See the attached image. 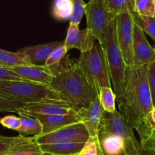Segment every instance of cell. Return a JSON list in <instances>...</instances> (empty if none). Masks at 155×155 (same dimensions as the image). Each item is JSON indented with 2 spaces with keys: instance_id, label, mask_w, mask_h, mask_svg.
Listing matches in <instances>:
<instances>
[{
  "instance_id": "18",
  "label": "cell",
  "mask_w": 155,
  "mask_h": 155,
  "mask_svg": "<svg viewBox=\"0 0 155 155\" xmlns=\"http://www.w3.org/2000/svg\"><path fill=\"white\" fill-rule=\"evenodd\" d=\"M86 142H60L40 145L44 154L79 155Z\"/></svg>"
},
{
  "instance_id": "29",
  "label": "cell",
  "mask_w": 155,
  "mask_h": 155,
  "mask_svg": "<svg viewBox=\"0 0 155 155\" xmlns=\"http://www.w3.org/2000/svg\"><path fill=\"white\" fill-rule=\"evenodd\" d=\"M26 104L0 97V112L18 113Z\"/></svg>"
},
{
  "instance_id": "34",
  "label": "cell",
  "mask_w": 155,
  "mask_h": 155,
  "mask_svg": "<svg viewBox=\"0 0 155 155\" xmlns=\"http://www.w3.org/2000/svg\"><path fill=\"white\" fill-rule=\"evenodd\" d=\"M148 81H149L151 90L155 89V61L148 66Z\"/></svg>"
},
{
  "instance_id": "23",
  "label": "cell",
  "mask_w": 155,
  "mask_h": 155,
  "mask_svg": "<svg viewBox=\"0 0 155 155\" xmlns=\"http://www.w3.org/2000/svg\"><path fill=\"white\" fill-rule=\"evenodd\" d=\"M100 103L103 109L107 113H114L116 109L117 97L110 87H103L98 93Z\"/></svg>"
},
{
  "instance_id": "33",
  "label": "cell",
  "mask_w": 155,
  "mask_h": 155,
  "mask_svg": "<svg viewBox=\"0 0 155 155\" xmlns=\"http://www.w3.org/2000/svg\"><path fill=\"white\" fill-rule=\"evenodd\" d=\"M141 142L142 149L155 154V130L151 132V135L145 140Z\"/></svg>"
},
{
  "instance_id": "12",
  "label": "cell",
  "mask_w": 155,
  "mask_h": 155,
  "mask_svg": "<svg viewBox=\"0 0 155 155\" xmlns=\"http://www.w3.org/2000/svg\"><path fill=\"white\" fill-rule=\"evenodd\" d=\"M20 111L28 114L54 115L77 113L72 106L64 100H47L27 104Z\"/></svg>"
},
{
  "instance_id": "2",
  "label": "cell",
  "mask_w": 155,
  "mask_h": 155,
  "mask_svg": "<svg viewBox=\"0 0 155 155\" xmlns=\"http://www.w3.org/2000/svg\"><path fill=\"white\" fill-rule=\"evenodd\" d=\"M49 69L54 76L49 87L77 111L87 108L98 95L90 86L77 61L72 63L68 56Z\"/></svg>"
},
{
  "instance_id": "41",
  "label": "cell",
  "mask_w": 155,
  "mask_h": 155,
  "mask_svg": "<svg viewBox=\"0 0 155 155\" xmlns=\"http://www.w3.org/2000/svg\"><path fill=\"white\" fill-rule=\"evenodd\" d=\"M0 67H1V66H0Z\"/></svg>"
},
{
  "instance_id": "16",
  "label": "cell",
  "mask_w": 155,
  "mask_h": 155,
  "mask_svg": "<svg viewBox=\"0 0 155 155\" xmlns=\"http://www.w3.org/2000/svg\"><path fill=\"white\" fill-rule=\"evenodd\" d=\"M11 70L15 71L27 81L47 86H49L54 77L51 70L45 66L33 64L23 65L15 67Z\"/></svg>"
},
{
  "instance_id": "11",
  "label": "cell",
  "mask_w": 155,
  "mask_h": 155,
  "mask_svg": "<svg viewBox=\"0 0 155 155\" xmlns=\"http://www.w3.org/2000/svg\"><path fill=\"white\" fill-rule=\"evenodd\" d=\"M96 40L90 30L88 28L80 30L77 24H70L64 40V46L68 51L76 48L82 53L92 49Z\"/></svg>"
},
{
  "instance_id": "38",
  "label": "cell",
  "mask_w": 155,
  "mask_h": 155,
  "mask_svg": "<svg viewBox=\"0 0 155 155\" xmlns=\"http://www.w3.org/2000/svg\"><path fill=\"white\" fill-rule=\"evenodd\" d=\"M154 18H155V13H154Z\"/></svg>"
},
{
  "instance_id": "19",
  "label": "cell",
  "mask_w": 155,
  "mask_h": 155,
  "mask_svg": "<svg viewBox=\"0 0 155 155\" xmlns=\"http://www.w3.org/2000/svg\"><path fill=\"white\" fill-rule=\"evenodd\" d=\"M19 136V139L5 155H44L33 136Z\"/></svg>"
},
{
  "instance_id": "10",
  "label": "cell",
  "mask_w": 155,
  "mask_h": 155,
  "mask_svg": "<svg viewBox=\"0 0 155 155\" xmlns=\"http://www.w3.org/2000/svg\"><path fill=\"white\" fill-rule=\"evenodd\" d=\"M134 66L148 65L155 61V50L151 47L143 30L134 23L133 29Z\"/></svg>"
},
{
  "instance_id": "28",
  "label": "cell",
  "mask_w": 155,
  "mask_h": 155,
  "mask_svg": "<svg viewBox=\"0 0 155 155\" xmlns=\"http://www.w3.org/2000/svg\"><path fill=\"white\" fill-rule=\"evenodd\" d=\"M72 2L74 5V12L70 19V24L79 25L83 16L86 14V4L83 0H72Z\"/></svg>"
},
{
  "instance_id": "7",
  "label": "cell",
  "mask_w": 155,
  "mask_h": 155,
  "mask_svg": "<svg viewBox=\"0 0 155 155\" xmlns=\"http://www.w3.org/2000/svg\"><path fill=\"white\" fill-rule=\"evenodd\" d=\"M87 27L93 33L97 41L101 43L109 24L116 19V15L109 9L105 0H89L86 5Z\"/></svg>"
},
{
  "instance_id": "25",
  "label": "cell",
  "mask_w": 155,
  "mask_h": 155,
  "mask_svg": "<svg viewBox=\"0 0 155 155\" xmlns=\"http://www.w3.org/2000/svg\"><path fill=\"white\" fill-rule=\"evenodd\" d=\"M133 21L139 26L144 33H147L155 42V18L154 17L142 16L136 12L132 14Z\"/></svg>"
},
{
  "instance_id": "15",
  "label": "cell",
  "mask_w": 155,
  "mask_h": 155,
  "mask_svg": "<svg viewBox=\"0 0 155 155\" xmlns=\"http://www.w3.org/2000/svg\"><path fill=\"white\" fill-rule=\"evenodd\" d=\"M63 43L64 41L46 42L23 48L18 51L24 55L31 64L45 66V62L51 52Z\"/></svg>"
},
{
  "instance_id": "13",
  "label": "cell",
  "mask_w": 155,
  "mask_h": 155,
  "mask_svg": "<svg viewBox=\"0 0 155 155\" xmlns=\"http://www.w3.org/2000/svg\"><path fill=\"white\" fill-rule=\"evenodd\" d=\"M104 111L98 95L87 108H83L77 111L81 117V123L86 127L91 137H97L98 136Z\"/></svg>"
},
{
  "instance_id": "5",
  "label": "cell",
  "mask_w": 155,
  "mask_h": 155,
  "mask_svg": "<svg viewBox=\"0 0 155 155\" xmlns=\"http://www.w3.org/2000/svg\"><path fill=\"white\" fill-rule=\"evenodd\" d=\"M0 97L24 104L62 100L49 86L26 80H0Z\"/></svg>"
},
{
  "instance_id": "27",
  "label": "cell",
  "mask_w": 155,
  "mask_h": 155,
  "mask_svg": "<svg viewBox=\"0 0 155 155\" xmlns=\"http://www.w3.org/2000/svg\"><path fill=\"white\" fill-rule=\"evenodd\" d=\"M67 53H68V50H67L66 47L64 46V41L63 44L59 45L58 48H56L51 52V54H50V56L45 62V67L50 68L60 64L62 61V60L67 56Z\"/></svg>"
},
{
  "instance_id": "26",
  "label": "cell",
  "mask_w": 155,
  "mask_h": 155,
  "mask_svg": "<svg viewBox=\"0 0 155 155\" xmlns=\"http://www.w3.org/2000/svg\"><path fill=\"white\" fill-rule=\"evenodd\" d=\"M135 12L142 16L154 17L155 0H133Z\"/></svg>"
},
{
  "instance_id": "8",
  "label": "cell",
  "mask_w": 155,
  "mask_h": 155,
  "mask_svg": "<svg viewBox=\"0 0 155 155\" xmlns=\"http://www.w3.org/2000/svg\"><path fill=\"white\" fill-rule=\"evenodd\" d=\"M38 145L60 142H86L89 139V133L82 123L71 124L48 134L33 136Z\"/></svg>"
},
{
  "instance_id": "14",
  "label": "cell",
  "mask_w": 155,
  "mask_h": 155,
  "mask_svg": "<svg viewBox=\"0 0 155 155\" xmlns=\"http://www.w3.org/2000/svg\"><path fill=\"white\" fill-rule=\"evenodd\" d=\"M37 118L42 125V133L48 134L51 132L56 131L59 129L71 124L81 123V117L78 112L69 114H54V115H41L30 114Z\"/></svg>"
},
{
  "instance_id": "22",
  "label": "cell",
  "mask_w": 155,
  "mask_h": 155,
  "mask_svg": "<svg viewBox=\"0 0 155 155\" xmlns=\"http://www.w3.org/2000/svg\"><path fill=\"white\" fill-rule=\"evenodd\" d=\"M74 12L72 0H54L51 8V15L58 21L71 19Z\"/></svg>"
},
{
  "instance_id": "3",
  "label": "cell",
  "mask_w": 155,
  "mask_h": 155,
  "mask_svg": "<svg viewBox=\"0 0 155 155\" xmlns=\"http://www.w3.org/2000/svg\"><path fill=\"white\" fill-rule=\"evenodd\" d=\"M101 45L105 53L113 90L118 101L122 99L124 95L127 67L118 43L116 19L106 29Z\"/></svg>"
},
{
  "instance_id": "20",
  "label": "cell",
  "mask_w": 155,
  "mask_h": 155,
  "mask_svg": "<svg viewBox=\"0 0 155 155\" xmlns=\"http://www.w3.org/2000/svg\"><path fill=\"white\" fill-rule=\"evenodd\" d=\"M18 114L21 122V127L18 130L20 135L24 136H37L42 134V125L37 118L21 111Z\"/></svg>"
},
{
  "instance_id": "32",
  "label": "cell",
  "mask_w": 155,
  "mask_h": 155,
  "mask_svg": "<svg viewBox=\"0 0 155 155\" xmlns=\"http://www.w3.org/2000/svg\"><path fill=\"white\" fill-rule=\"evenodd\" d=\"M20 136L7 137L0 135V155H5L19 139Z\"/></svg>"
},
{
  "instance_id": "17",
  "label": "cell",
  "mask_w": 155,
  "mask_h": 155,
  "mask_svg": "<svg viewBox=\"0 0 155 155\" xmlns=\"http://www.w3.org/2000/svg\"><path fill=\"white\" fill-rule=\"evenodd\" d=\"M97 140L102 155H127L125 141L118 135L99 129Z\"/></svg>"
},
{
  "instance_id": "30",
  "label": "cell",
  "mask_w": 155,
  "mask_h": 155,
  "mask_svg": "<svg viewBox=\"0 0 155 155\" xmlns=\"http://www.w3.org/2000/svg\"><path fill=\"white\" fill-rule=\"evenodd\" d=\"M79 155H101L97 137H89Z\"/></svg>"
},
{
  "instance_id": "6",
  "label": "cell",
  "mask_w": 155,
  "mask_h": 155,
  "mask_svg": "<svg viewBox=\"0 0 155 155\" xmlns=\"http://www.w3.org/2000/svg\"><path fill=\"white\" fill-rule=\"evenodd\" d=\"M99 129L123 138L125 141L127 155H140L142 145L135 136L134 129L117 110L114 113L104 111Z\"/></svg>"
},
{
  "instance_id": "31",
  "label": "cell",
  "mask_w": 155,
  "mask_h": 155,
  "mask_svg": "<svg viewBox=\"0 0 155 155\" xmlns=\"http://www.w3.org/2000/svg\"><path fill=\"white\" fill-rule=\"evenodd\" d=\"M0 124L5 128L18 132L21 127V119L15 115H8L0 118Z\"/></svg>"
},
{
  "instance_id": "35",
  "label": "cell",
  "mask_w": 155,
  "mask_h": 155,
  "mask_svg": "<svg viewBox=\"0 0 155 155\" xmlns=\"http://www.w3.org/2000/svg\"><path fill=\"white\" fill-rule=\"evenodd\" d=\"M146 124L150 131L152 132L153 130H155V107L148 114L146 119Z\"/></svg>"
},
{
  "instance_id": "1",
  "label": "cell",
  "mask_w": 155,
  "mask_h": 155,
  "mask_svg": "<svg viewBox=\"0 0 155 155\" xmlns=\"http://www.w3.org/2000/svg\"><path fill=\"white\" fill-rule=\"evenodd\" d=\"M148 66L127 68L124 95L117 101L120 112L138 132L140 142L151 133L146 124L147 117L154 108Z\"/></svg>"
},
{
  "instance_id": "9",
  "label": "cell",
  "mask_w": 155,
  "mask_h": 155,
  "mask_svg": "<svg viewBox=\"0 0 155 155\" xmlns=\"http://www.w3.org/2000/svg\"><path fill=\"white\" fill-rule=\"evenodd\" d=\"M117 33L120 48L127 68L134 66L133 60V29L134 21L131 13L118 15L116 18Z\"/></svg>"
},
{
  "instance_id": "37",
  "label": "cell",
  "mask_w": 155,
  "mask_h": 155,
  "mask_svg": "<svg viewBox=\"0 0 155 155\" xmlns=\"http://www.w3.org/2000/svg\"><path fill=\"white\" fill-rule=\"evenodd\" d=\"M151 95H152L153 105H154V107H155V89L151 90Z\"/></svg>"
},
{
  "instance_id": "24",
  "label": "cell",
  "mask_w": 155,
  "mask_h": 155,
  "mask_svg": "<svg viewBox=\"0 0 155 155\" xmlns=\"http://www.w3.org/2000/svg\"><path fill=\"white\" fill-rule=\"evenodd\" d=\"M109 9L117 17L126 13H135L133 0H105Z\"/></svg>"
},
{
  "instance_id": "21",
  "label": "cell",
  "mask_w": 155,
  "mask_h": 155,
  "mask_svg": "<svg viewBox=\"0 0 155 155\" xmlns=\"http://www.w3.org/2000/svg\"><path fill=\"white\" fill-rule=\"evenodd\" d=\"M30 64H31L27 61V59L18 51L12 52L0 48V66L1 67L12 69L15 67Z\"/></svg>"
},
{
  "instance_id": "4",
  "label": "cell",
  "mask_w": 155,
  "mask_h": 155,
  "mask_svg": "<svg viewBox=\"0 0 155 155\" xmlns=\"http://www.w3.org/2000/svg\"><path fill=\"white\" fill-rule=\"evenodd\" d=\"M77 63L97 93L103 87L111 88L108 64L101 43L95 42L92 49L80 53Z\"/></svg>"
},
{
  "instance_id": "36",
  "label": "cell",
  "mask_w": 155,
  "mask_h": 155,
  "mask_svg": "<svg viewBox=\"0 0 155 155\" xmlns=\"http://www.w3.org/2000/svg\"><path fill=\"white\" fill-rule=\"evenodd\" d=\"M140 155H155V154H154V153H152V152H150V151H145V150L142 149V151H141Z\"/></svg>"
},
{
  "instance_id": "39",
  "label": "cell",
  "mask_w": 155,
  "mask_h": 155,
  "mask_svg": "<svg viewBox=\"0 0 155 155\" xmlns=\"http://www.w3.org/2000/svg\"><path fill=\"white\" fill-rule=\"evenodd\" d=\"M101 155H102V154H101Z\"/></svg>"
},
{
  "instance_id": "40",
  "label": "cell",
  "mask_w": 155,
  "mask_h": 155,
  "mask_svg": "<svg viewBox=\"0 0 155 155\" xmlns=\"http://www.w3.org/2000/svg\"><path fill=\"white\" fill-rule=\"evenodd\" d=\"M44 155H45V154H44Z\"/></svg>"
}]
</instances>
